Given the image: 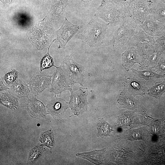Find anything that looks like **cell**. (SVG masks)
Here are the masks:
<instances>
[{"instance_id": "24", "label": "cell", "mask_w": 165, "mask_h": 165, "mask_svg": "<svg viewBox=\"0 0 165 165\" xmlns=\"http://www.w3.org/2000/svg\"><path fill=\"white\" fill-rule=\"evenodd\" d=\"M55 40L54 39L49 46L48 51L47 53L43 57L40 61V68L41 72H42L44 69L49 68L53 66L55 67L53 58L50 55L49 53L50 48L54 41Z\"/></svg>"}, {"instance_id": "4", "label": "cell", "mask_w": 165, "mask_h": 165, "mask_svg": "<svg viewBox=\"0 0 165 165\" xmlns=\"http://www.w3.org/2000/svg\"><path fill=\"white\" fill-rule=\"evenodd\" d=\"M55 67L56 69L52 75L50 92L59 94L72 89L75 83L64 63L62 62L60 66Z\"/></svg>"}, {"instance_id": "20", "label": "cell", "mask_w": 165, "mask_h": 165, "mask_svg": "<svg viewBox=\"0 0 165 165\" xmlns=\"http://www.w3.org/2000/svg\"><path fill=\"white\" fill-rule=\"evenodd\" d=\"M96 123L97 137L103 138L109 136L110 133L113 131L112 127L103 118H98Z\"/></svg>"}, {"instance_id": "27", "label": "cell", "mask_w": 165, "mask_h": 165, "mask_svg": "<svg viewBox=\"0 0 165 165\" xmlns=\"http://www.w3.org/2000/svg\"><path fill=\"white\" fill-rule=\"evenodd\" d=\"M144 134L141 129H137L130 131L127 138L130 140H142L144 138Z\"/></svg>"}, {"instance_id": "1", "label": "cell", "mask_w": 165, "mask_h": 165, "mask_svg": "<svg viewBox=\"0 0 165 165\" xmlns=\"http://www.w3.org/2000/svg\"><path fill=\"white\" fill-rule=\"evenodd\" d=\"M109 24L101 23L93 18L84 31L78 34L77 38L90 47H99L105 42V35Z\"/></svg>"}, {"instance_id": "6", "label": "cell", "mask_w": 165, "mask_h": 165, "mask_svg": "<svg viewBox=\"0 0 165 165\" xmlns=\"http://www.w3.org/2000/svg\"><path fill=\"white\" fill-rule=\"evenodd\" d=\"M152 0H136L126 14L130 17L137 25L141 26L150 13L148 7Z\"/></svg>"}, {"instance_id": "31", "label": "cell", "mask_w": 165, "mask_h": 165, "mask_svg": "<svg viewBox=\"0 0 165 165\" xmlns=\"http://www.w3.org/2000/svg\"><path fill=\"white\" fill-rule=\"evenodd\" d=\"M122 0H102L101 2H111L122 3Z\"/></svg>"}, {"instance_id": "10", "label": "cell", "mask_w": 165, "mask_h": 165, "mask_svg": "<svg viewBox=\"0 0 165 165\" xmlns=\"http://www.w3.org/2000/svg\"><path fill=\"white\" fill-rule=\"evenodd\" d=\"M66 68L75 83L82 85V83L87 75V72L82 65L76 62L72 54L66 55L62 59Z\"/></svg>"}, {"instance_id": "13", "label": "cell", "mask_w": 165, "mask_h": 165, "mask_svg": "<svg viewBox=\"0 0 165 165\" xmlns=\"http://www.w3.org/2000/svg\"><path fill=\"white\" fill-rule=\"evenodd\" d=\"M145 81H140L135 78L128 77L123 84L134 96L140 95L143 96L145 94L147 89L145 85Z\"/></svg>"}, {"instance_id": "23", "label": "cell", "mask_w": 165, "mask_h": 165, "mask_svg": "<svg viewBox=\"0 0 165 165\" xmlns=\"http://www.w3.org/2000/svg\"><path fill=\"white\" fill-rule=\"evenodd\" d=\"M40 141L42 145L51 148L55 144L54 137L51 130L42 133L41 135Z\"/></svg>"}, {"instance_id": "12", "label": "cell", "mask_w": 165, "mask_h": 165, "mask_svg": "<svg viewBox=\"0 0 165 165\" xmlns=\"http://www.w3.org/2000/svg\"><path fill=\"white\" fill-rule=\"evenodd\" d=\"M118 105L120 108H124L140 112L144 111V109L139 101L125 92L119 94L118 99Z\"/></svg>"}, {"instance_id": "22", "label": "cell", "mask_w": 165, "mask_h": 165, "mask_svg": "<svg viewBox=\"0 0 165 165\" xmlns=\"http://www.w3.org/2000/svg\"><path fill=\"white\" fill-rule=\"evenodd\" d=\"M147 91L149 96L159 99L165 92V82H156L155 85L149 88Z\"/></svg>"}, {"instance_id": "30", "label": "cell", "mask_w": 165, "mask_h": 165, "mask_svg": "<svg viewBox=\"0 0 165 165\" xmlns=\"http://www.w3.org/2000/svg\"><path fill=\"white\" fill-rule=\"evenodd\" d=\"M2 80H0V91L2 90L8 91V90L9 89L10 86V85H8L6 86L4 85L3 81V79L2 78Z\"/></svg>"}, {"instance_id": "25", "label": "cell", "mask_w": 165, "mask_h": 165, "mask_svg": "<svg viewBox=\"0 0 165 165\" xmlns=\"http://www.w3.org/2000/svg\"><path fill=\"white\" fill-rule=\"evenodd\" d=\"M45 151L42 145L36 146L31 150L29 152L28 163H31L35 162Z\"/></svg>"}, {"instance_id": "28", "label": "cell", "mask_w": 165, "mask_h": 165, "mask_svg": "<svg viewBox=\"0 0 165 165\" xmlns=\"http://www.w3.org/2000/svg\"><path fill=\"white\" fill-rule=\"evenodd\" d=\"M156 69L157 72L159 73L165 74V59H160Z\"/></svg>"}, {"instance_id": "19", "label": "cell", "mask_w": 165, "mask_h": 165, "mask_svg": "<svg viewBox=\"0 0 165 165\" xmlns=\"http://www.w3.org/2000/svg\"><path fill=\"white\" fill-rule=\"evenodd\" d=\"M67 2L68 0H55L51 12L52 20L54 22L60 19Z\"/></svg>"}, {"instance_id": "11", "label": "cell", "mask_w": 165, "mask_h": 165, "mask_svg": "<svg viewBox=\"0 0 165 165\" xmlns=\"http://www.w3.org/2000/svg\"><path fill=\"white\" fill-rule=\"evenodd\" d=\"M46 107L49 113L53 117L58 118L62 117L69 105L64 100L55 96L50 99Z\"/></svg>"}, {"instance_id": "7", "label": "cell", "mask_w": 165, "mask_h": 165, "mask_svg": "<svg viewBox=\"0 0 165 165\" xmlns=\"http://www.w3.org/2000/svg\"><path fill=\"white\" fill-rule=\"evenodd\" d=\"M153 42V40L138 42L137 45L138 51L144 65H151L153 66L157 62L159 54Z\"/></svg>"}, {"instance_id": "17", "label": "cell", "mask_w": 165, "mask_h": 165, "mask_svg": "<svg viewBox=\"0 0 165 165\" xmlns=\"http://www.w3.org/2000/svg\"><path fill=\"white\" fill-rule=\"evenodd\" d=\"M105 149L95 150L89 152L76 154L77 156L87 160L96 165L100 164L103 160Z\"/></svg>"}, {"instance_id": "2", "label": "cell", "mask_w": 165, "mask_h": 165, "mask_svg": "<svg viewBox=\"0 0 165 165\" xmlns=\"http://www.w3.org/2000/svg\"><path fill=\"white\" fill-rule=\"evenodd\" d=\"M94 16L112 26L119 25L127 16L123 4L111 2H101Z\"/></svg>"}, {"instance_id": "9", "label": "cell", "mask_w": 165, "mask_h": 165, "mask_svg": "<svg viewBox=\"0 0 165 165\" xmlns=\"http://www.w3.org/2000/svg\"><path fill=\"white\" fill-rule=\"evenodd\" d=\"M82 27L83 26L73 24L66 17L61 27L56 31L59 42L58 48H64L68 42Z\"/></svg>"}, {"instance_id": "33", "label": "cell", "mask_w": 165, "mask_h": 165, "mask_svg": "<svg viewBox=\"0 0 165 165\" xmlns=\"http://www.w3.org/2000/svg\"><path fill=\"white\" fill-rule=\"evenodd\" d=\"M92 0H81V1H82L86 2H90Z\"/></svg>"}, {"instance_id": "16", "label": "cell", "mask_w": 165, "mask_h": 165, "mask_svg": "<svg viewBox=\"0 0 165 165\" xmlns=\"http://www.w3.org/2000/svg\"><path fill=\"white\" fill-rule=\"evenodd\" d=\"M7 91L18 98L25 97L28 98L30 90L24 81L17 78L10 86Z\"/></svg>"}, {"instance_id": "32", "label": "cell", "mask_w": 165, "mask_h": 165, "mask_svg": "<svg viewBox=\"0 0 165 165\" xmlns=\"http://www.w3.org/2000/svg\"><path fill=\"white\" fill-rule=\"evenodd\" d=\"M14 0H0L2 2L4 6L9 5L11 4Z\"/></svg>"}, {"instance_id": "29", "label": "cell", "mask_w": 165, "mask_h": 165, "mask_svg": "<svg viewBox=\"0 0 165 165\" xmlns=\"http://www.w3.org/2000/svg\"><path fill=\"white\" fill-rule=\"evenodd\" d=\"M136 0H122V4L124 6L125 13L126 14L128 12L130 8Z\"/></svg>"}, {"instance_id": "26", "label": "cell", "mask_w": 165, "mask_h": 165, "mask_svg": "<svg viewBox=\"0 0 165 165\" xmlns=\"http://www.w3.org/2000/svg\"><path fill=\"white\" fill-rule=\"evenodd\" d=\"M19 72L15 69L6 73L3 78V79L9 85H12L18 78Z\"/></svg>"}, {"instance_id": "5", "label": "cell", "mask_w": 165, "mask_h": 165, "mask_svg": "<svg viewBox=\"0 0 165 165\" xmlns=\"http://www.w3.org/2000/svg\"><path fill=\"white\" fill-rule=\"evenodd\" d=\"M69 107L75 115L78 116L86 111L88 109V103L86 97L88 94L87 88L80 87L76 91L71 89Z\"/></svg>"}, {"instance_id": "34", "label": "cell", "mask_w": 165, "mask_h": 165, "mask_svg": "<svg viewBox=\"0 0 165 165\" xmlns=\"http://www.w3.org/2000/svg\"></svg>"}, {"instance_id": "21", "label": "cell", "mask_w": 165, "mask_h": 165, "mask_svg": "<svg viewBox=\"0 0 165 165\" xmlns=\"http://www.w3.org/2000/svg\"><path fill=\"white\" fill-rule=\"evenodd\" d=\"M131 69L134 76L144 79L145 80L163 78L165 75H159L150 70L141 71L133 68Z\"/></svg>"}, {"instance_id": "14", "label": "cell", "mask_w": 165, "mask_h": 165, "mask_svg": "<svg viewBox=\"0 0 165 165\" xmlns=\"http://www.w3.org/2000/svg\"><path fill=\"white\" fill-rule=\"evenodd\" d=\"M26 107L29 113L33 117L38 118L45 116L46 115L45 105L34 95H33L32 97L28 100Z\"/></svg>"}, {"instance_id": "3", "label": "cell", "mask_w": 165, "mask_h": 165, "mask_svg": "<svg viewBox=\"0 0 165 165\" xmlns=\"http://www.w3.org/2000/svg\"><path fill=\"white\" fill-rule=\"evenodd\" d=\"M119 25L110 41L112 46L116 48L123 46L128 42L134 34L137 26L129 16H126Z\"/></svg>"}, {"instance_id": "15", "label": "cell", "mask_w": 165, "mask_h": 165, "mask_svg": "<svg viewBox=\"0 0 165 165\" xmlns=\"http://www.w3.org/2000/svg\"><path fill=\"white\" fill-rule=\"evenodd\" d=\"M122 56V65L127 71L135 64H140L139 53L137 49L133 47L127 49Z\"/></svg>"}, {"instance_id": "18", "label": "cell", "mask_w": 165, "mask_h": 165, "mask_svg": "<svg viewBox=\"0 0 165 165\" xmlns=\"http://www.w3.org/2000/svg\"><path fill=\"white\" fill-rule=\"evenodd\" d=\"M19 99L7 92L0 93L1 104L11 109L18 108Z\"/></svg>"}, {"instance_id": "8", "label": "cell", "mask_w": 165, "mask_h": 165, "mask_svg": "<svg viewBox=\"0 0 165 165\" xmlns=\"http://www.w3.org/2000/svg\"><path fill=\"white\" fill-rule=\"evenodd\" d=\"M52 78V75L44 72H40L34 75L28 83L33 95H40L45 89L50 87Z\"/></svg>"}]
</instances>
